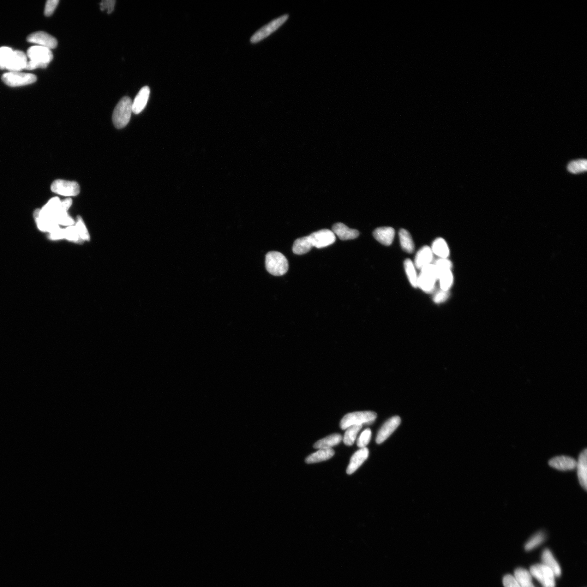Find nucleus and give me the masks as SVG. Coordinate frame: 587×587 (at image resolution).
I'll use <instances>...</instances> for the list:
<instances>
[{
    "instance_id": "f257e3e1",
    "label": "nucleus",
    "mask_w": 587,
    "mask_h": 587,
    "mask_svg": "<svg viewBox=\"0 0 587 587\" xmlns=\"http://www.w3.org/2000/svg\"><path fill=\"white\" fill-rule=\"evenodd\" d=\"M27 55L29 59L26 69L27 70L46 68L53 58L50 49L38 45L29 47Z\"/></svg>"
},
{
    "instance_id": "f03ea898",
    "label": "nucleus",
    "mask_w": 587,
    "mask_h": 587,
    "mask_svg": "<svg viewBox=\"0 0 587 587\" xmlns=\"http://www.w3.org/2000/svg\"><path fill=\"white\" fill-rule=\"evenodd\" d=\"M439 278L438 269L434 263H431L421 269V273L418 276L417 287L426 293L433 292Z\"/></svg>"
},
{
    "instance_id": "7ed1b4c3",
    "label": "nucleus",
    "mask_w": 587,
    "mask_h": 587,
    "mask_svg": "<svg viewBox=\"0 0 587 587\" xmlns=\"http://www.w3.org/2000/svg\"><path fill=\"white\" fill-rule=\"evenodd\" d=\"M132 105L133 101L128 97H125L119 101L112 115L113 123L116 128L122 129L130 122L131 113L133 112Z\"/></svg>"
},
{
    "instance_id": "20e7f679",
    "label": "nucleus",
    "mask_w": 587,
    "mask_h": 587,
    "mask_svg": "<svg viewBox=\"0 0 587 587\" xmlns=\"http://www.w3.org/2000/svg\"><path fill=\"white\" fill-rule=\"evenodd\" d=\"M267 271L274 276H281L288 271L289 262L286 257L278 251H271L266 256Z\"/></svg>"
},
{
    "instance_id": "39448f33",
    "label": "nucleus",
    "mask_w": 587,
    "mask_h": 587,
    "mask_svg": "<svg viewBox=\"0 0 587 587\" xmlns=\"http://www.w3.org/2000/svg\"><path fill=\"white\" fill-rule=\"evenodd\" d=\"M377 417V414L373 411H361L348 413L340 422V428L346 430L353 425H363L373 423Z\"/></svg>"
},
{
    "instance_id": "423d86ee",
    "label": "nucleus",
    "mask_w": 587,
    "mask_h": 587,
    "mask_svg": "<svg viewBox=\"0 0 587 587\" xmlns=\"http://www.w3.org/2000/svg\"><path fill=\"white\" fill-rule=\"evenodd\" d=\"M2 80L5 85L16 87L31 85L37 81V78L32 74L22 73L21 72H9L2 76Z\"/></svg>"
},
{
    "instance_id": "0eeeda50",
    "label": "nucleus",
    "mask_w": 587,
    "mask_h": 587,
    "mask_svg": "<svg viewBox=\"0 0 587 587\" xmlns=\"http://www.w3.org/2000/svg\"><path fill=\"white\" fill-rule=\"evenodd\" d=\"M532 577L536 579L543 587H555V576L554 572L543 564H536L530 567Z\"/></svg>"
},
{
    "instance_id": "6e6552de",
    "label": "nucleus",
    "mask_w": 587,
    "mask_h": 587,
    "mask_svg": "<svg viewBox=\"0 0 587 587\" xmlns=\"http://www.w3.org/2000/svg\"><path fill=\"white\" fill-rule=\"evenodd\" d=\"M289 19L288 15L281 16L269 22L257 31L251 38V43H257L268 37L280 28Z\"/></svg>"
},
{
    "instance_id": "1a4fd4ad",
    "label": "nucleus",
    "mask_w": 587,
    "mask_h": 587,
    "mask_svg": "<svg viewBox=\"0 0 587 587\" xmlns=\"http://www.w3.org/2000/svg\"><path fill=\"white\" fill-rule=\"evenodd\" d=\"M51 188L53 193L64 196H75L80 192V185L77 182L62 179L54 181Z\"/></svg>"
},
{
    "instance_id": "9d476101",
    "label": "nucleus",
    "mask_w": 587,
    "mask_h": 587,
    "mask_svg": "<svg viewBox=\"0 0 587 587\" xmlns=\"http://www.w3.org/2000/svg\"><path fill=\"white\" fill-rule=\"evenodd\" d=\"M308 237L313 247L318 249L328 247L336 241L334 233L328 229L314 232Z\"/></svg>"
},
{
    "instance_id": "9b49d317",
    "label": "nucleus",
    "mask_w": 587,
    "mask_h": 587,
    "mask_svg": "<svg viewBox=\"0 0 587 587\" xmlns=\"http://www.w3.org/2000/svg\"><path fill=\"white\" fill-rule=\"evenodd\" d=\"M27 63V57L25 53L19 50H13L5 63V69L10 72H20L26 69Z\"/></svg>"
},
{
    "instance_id": "f8f14e48",
    "label": "nucleus",
    "mask_w": 587,
    "mask_h": 587,
    "mask_svg": "<svg viewBox=\"0 0 587 587\" xmlns=\"http://www.w3.org/2000/svg\"><path fill=\"white\" fill-rule=\"evenodd\" d=\"M29 43H34L38 46L45 47L49 49H55L58 42L55 38L45 32H37L30 34L27 37Z\"/></svg>"
},
{
    "instance_id": "ddd939ff",
    "label": "nucleus",
    "mask_w": 587,
    "mask_h": 587,
    "mask_svg": "<svg viewBox=\"0 0 587 587\" xmlns=\"http://www.w3.org/2000/svg\"><path fill=\"white\" fill-rule=\"evenodd\" d=\"M400 423L401 418L399 416H394L389 419L382 425L377 434L376 439L377 444H380L384 442L397 429Z\"/></svg>"
},
{
    "instance_id": "4468645a",
    "label": "nucleus",
    "mask_w": 587,
    "mask_h": 587,
    "mask_svg": "<svg viewBox=\"0 0 587 587\" xmlns=\"http://www.w3.org/2000/svg\"><path fill=\"white\" fill-rule=\"evenodd\" d=\"M577 462L568 456H558L551 459L549 465L552 468L560 471H571L576 468Z\"/></svg>"
},
{
    "instance_id": "2eb2a0df",
    "label": "nucleus",
    "mask_w": 587,
    "mask_h": 587,
    "mask_svg": "<svg viewBox=\"0 0 587 587\" xmlns=\"http://www.w3.org/2000/svg\"><path fill=\"white\" fill-rule=\"evenodd\" d=\"M369 452L366 447L361 448L353 455L350 459L346 472L348 475L353 474L360 467L369 456Z\"/></svg>"
},
{
    "instance_id": "dca6fc26",
    "label": "nucleus",
    "mask_w": 587,
    "mask_h": 587,
    "mask_svg": "<svg viewBox=\"0 0 587 587\" xmlns=\"http://www.w3.org/2000/svg\"><path fill=\"white\" fill-rule=\"evenodd\" d=\"M587 449L580 454L577 462V474L580 486L585 490L587 489Z\"/></svg>"
},
{
    "instance_id": "f3484780",
    "label": "nucleus",
    "mask_w": 587,
    "mask_h": 587,
    "mask_svg": "<svg viewBox=\"0 0 587 587\" xmlns=\"http://www.w3.org/2000/svg\"><path fill=\"white\" fill-rule=\"evenodd\" d=\"M150 95V89L143 87L137 94L132 105V110L135 114L140 113L145 109Z\"/></svg>"
},
{
    "instance_id": "a211bd4d",
    "label": "nucleus",
    "mask_w": 587,
    "mask_h": 587,
    "mask_svg": "<svg viewBox=\"0 0 587 587\" xmlns=\"http://www.w3.org/2000/svg\"><path fill=\"white\" fill-rule=\"evenodd\" d=\"M373 236L381 244L389 246L393 242L395 230L391 227H379L374 231Z\"/></svg>"
},
{
    "instance_id": "6ab92c4d",
    "label": "nucleus",
    "mask_w": 587,
    "mask_h": 587,
    "mask_svg": "<svg viewBox=\"0 0 587 587\" xmlns=\"http://www.w3.org/2000/svg\"><path fill=\"white\" fill-rule=\"evenodd\" d=\"M332 231L342 241L350 240L357 238L359 233L358 230L351 229L343 223L335 224L332 227Z\"/></svg>"
},
{
    "instance_id": "aec40b11",
    "label": "nucleus",
    "mask_w": 587,
    "mask_h": 587,
    "mask_svg": "<svg viewBox=\"0 0 587 587\" xmlns=\"http://www.w3.org/2000/svg\"><path fill=\"white\" fill-rule=\"evenodd\" d=\"M434 256L432 250L428 246H425L418 251L415 260V266L421 269L425 266L431 264Z\"/></svg>"
},
{
    "instance_id": "412c9836",
    "label": "nucleus",
    "mask_w": 587,
    "mask_h": 587,
    "mask_svg": "<svg viewBox=\"0 0 587 587\" xmlns=\"http://www.w3.org/2000/svg\"><path fill=\"white\" fill-rule=\"evenodd\" d=\"M542 564L548 567L552 570L555 577H559L561 575V569L550 550L545 549L542 554Z\"/></svg>"
},
{
    "instance_id": "4be33fe9",
    "label": "nucleus",
    "mask_w": 587,
    "mask_h": 587,
    "mask_svg": "<svg viewBox=\"0 0 587 587\" xmlns=\"http://www.w3.org/2000/svg\"><path fill=\"white\" fill-rule=\"evenodd\" d=\"M334 453V451L332 448L319 449L318 451L311 454L305 459V463L307 464L320 463L331 459L333 457Z\"/></svg>"
},
{
    "instance_id": "5701e85b",
    "label": "nucleus",
    "mask_w": 587,
    "mask_h": 587,
    "mask_svg": "<svg viewBox=\"0 0 587 587\" xmlns=\"http://www.w3.org/2000/svg\"><path fill=\"white\" fill-rule=\"evenodd\" d=\"M433 254L440 258L447 259L450 255V249L444 239L439 238L434 241L431 248Z\"/></svg>"
},
{
    "instance_id": "b1692460",
    "label": "nucleus",
    "mask_w": 587,
    "mask_h": 587,
    "mask_svg": "<svg viewBox=\"0 0 587 587\" xmlns=\"http://www.w3.org/2000/svg\"><path fill=\"white\" fill-rule=\"evenodd\" d=\"M342 440L343 437L340 434H332L316 442L314 447L316 449L331 448L339 444Z\"/></svg>"
},
{
    "instance_id": "393cba45",
    "label": "nucleus",
    "mask_w": 587,
    "mask_h": 587,
    "mask_svg": "<svg viewBox=\"0 0 587 587\" xmlns=\"http://www.w3.org/2000/svg\"><path fill=\"white\" fill-rule=\"evenodd\" d=\"M513 576L522 587H536L532 583V576L530 572L525 569H516Z\"/></svg>"
},
{
    "instance_id": "a878e982",
    "label": "nucleus",
    "mask_w": 587,
    "mask_h": 587,
    "mask_svg": "<svg viewBox=\"0 0 587 587\" xmlns=\"http://www.w3.org/2000/svg\"><path fill=\"white\" fill-rule=\"evenodd\" d=\"M308 236L296 239L293 246V253L296 255H303L309 252L313 248Z\"/></svg>"
},
{
    "instance_id": "bb28decb",
    "label": "nucleus",
    "mask_w": 587,
    "mask_h": 587,
    "mask_svg": "<svg viewBox=\"0 0 587 587\" xmlns=\"http://www.w3.org/2000/svg\"><path fill=\"white\" fill-rule=\"evenodd\" d=\"M399 236L401 248L407 253L411 254L414 251L415 244L410 233L405 229H401Z\"/></svg>"
},
{
    "instance_id": "cd10ccee",
    "label": "nucleus",
    "mask_w": 587,
    "mask_h": 587,
    "mask_svg": "<svg viewBox=\"0 0 587 587\" xmlns=\"http://www.w3.org/2000/svg\"><path fill=\"white\" fill-rule=\"evenodd\" d=\"M362 425H353L346 429L343 441L347 446H352L356 440L359 431L362 428Z\"/></svg>"
},
{
    "instance_id": "c85d7f7f",
    "label": "nucleus",
    "mask_w": 587,
    "mask_h": 587,
    "mask_svg": "<svg viewBox=\"0 0 587 587\" xmlns=\"http://www.w3.org/2000/svg\"><path fill=\"white\" fill-rule=\"evenodd\" d=\"M439 280L441 290L446 291H449L453 283V275L451 270H446L440 272Z\"/></svg>"
},
{
    "instance_id": "c756f323",
    "label": "nucleus",
    "mask_w": 587,
    "mask_h": 587,
    "mask_svg": "<svg viewBox=\"0 0 587 587\" xmlns=\"http://www.w3.org/2000/svg\"><path fill=\"white\" fill-rule=\"evenodd\" d=\"M404 267L407 278L412 287H417V275L414 263L410 259H407L404 262Z\"/></svg>"
},
{
    "instance_id": "7c9ffc66",
    "label": "nucleus",
    "mask_w": 587,
    "mask_h": 587,
    "mask_svg": "<svg viewBox=\"0 0 587 587\" xmlns=\"http://www.w3.org/2000/svg\"><path fill=\"white\" fill-rule=\"evenodd\" d=\"M567 170L573 174L584 172L587 170V160L579 159L572 161L568 165Z\"/></svg>"
},
{
    "instance_id": "2f4dec72",
    "label": "nucleus",
    "mask_w": 587,
    "mask_h": 587,
    "mask_svg": "<svg viewBox=\"0 0 587 587\" xmlns=\"http://www.w3.org/2000/svg\"><path fill=\"white\" fill-rule=\"evenodd\" d=\"M546 539V535L542 532H539L537 533L534 536H533L530 540L526 542L525 546V549L526 551L532 550L540 545Z\"/></svg>"
},
{
    "instance_id": "473e14b6",
    "label": "nucleus",
    "mask_w": 587,
    "mask_h": 587,
    "mask_svg": "<svg viewBox=\"0 0 587 587\" xmlns=\"http://www.w3.org/2000/svg\"><path fill=\"white\" fill-rule=\"evenodd\" d=\"M64 238L79 243L82 242L76 227L73 226H68L67 229H64Z\"/></svg>"
},
{
    "instance_id": "72a5a7b5",
    "label": "nucleus",
    "mask_w": 587,
    "mask_h": 587,
    "mask_svg": "<svg viewBox=\"0 0 587 587\" xmlns=\"http://www.w3.org/2000/svg\"><path fill=\"white\" fill-rule=\"evenodd\" d=\"M371 437V431L368 428L364 430L357 440L358 447L363 448L368 445Z\"/></svg>"
},
{
    "instance_id": "f704fd0d",
    "label": "nucleus",
    "mask_w": 587,
    "mask_h": 587,
    "mask_svg": "<svg viewBox=\"0 0 587 587\" xmlns=\"http://www.w3.org/2000/svg\"><path fill=\"white\" fill-rule=\"evenodd\" d=\"M434 264L436 266L437 269H438L439 274L442 271L451 270L452 268V263L447 258H440L437 259L435 261Z\"/></svg>"
},
{
    "instance_id": "c9c22d12",
    "label": "nucleus",
    "mask_w": 587,
    "mask_h": 587,
    "mask_svg": "<svg viewBox=\"0 0 587 587\" xmlns=\"http://www.w3.org/2000/svg\"><path fill=\"white\" fill-rule=\"evenodd\" d=\"M75 227L78 233H79V235L80 236V238L82 239H85V240L89 241V233L86 229L85 224L83 223L82 219L80 216L78 217L77 218V223Z\"/></svg>"
},
{
    "instance_id": "e433bc0d",
    "label": "nucleus",
    "mask_w": 587,
    "mask_h": 587,
    "mask_svg": "<svg viewBox=\"0 0 587 587\" xmlns=\"http://www.w3.org/2000/svg\"><path fill=\"white\" fill-rule=\"evenodd\" d=\"M450 296V292L449 291H446L440 290L437 291L433 297V301L436 304H440L445 302Z\"/></svg>"
},
{
    "instance_id": "4c0bfd02",
    "label": "nucleus",
    "mask_w": 587,
    "mask_h": 587,
    "mask_svg": "<svg viewBox=\"0 0 587 587\" xmlns=\"http://www.w3.org/2000/svg\"><path fill=\"white\" fill-rule=\"evenodd\" d=\"M13 50L8 47L0 48V68L5 69L6 61L12 51Z\"/></svg>"
},
{
    "instance_id": "58836bf2",
    "label": "nucleus",
    "mask_w": 587,
    "mask_h": 587,
    "mask_svg": "<svg viewBox=\"0 0 587 587\" xmlns=\"http://www.w3.org/2000/svg\"><path fill=\"white\" fill-rule=\"evenodd\" d=\"M59 2V0H49V1H47L45 8V16H51L57 8Z\"/></svg>"
},
{
    "instance_id": "ea45409f",
    "label": "nucleus",
    "mask_w": 587,
    "mask_h": 587,
    "mask_svg": "<svg viewBox=\"0 0 587 587\" xmlns=\"http://www.w3.org/2000/svg\"><path fill=\"white\" fill-rule=\"evenodd\" d=\"M116 1L115 0H105L100 3V9L102 11L106 10L108 14H111L115 8Z\"/></svg>"
},
{
    "instance_id": "a19ab883",
    "label": "nucleus",
    "mask_w": 587,
    "mask_h": 587,
    "mask_svg": "<svg viewBox=\"0 0 587 587\" xmlns=\"http://www.w3.org/2000/svg\"><path fill=\"white\" fill-rule=\"evenodd\" d=\"M503 584L505 587H522L512 575L507 574L503 579Z\"/></svg>"
}]
</instances>
